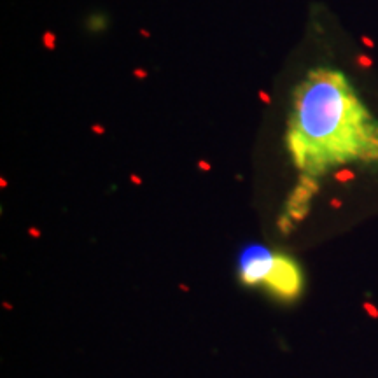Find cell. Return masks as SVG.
Wrapping results in <instances>:
<instances>
[{
	"label": "cell",
	"instance_id": "6da1fadb",
	"mask_svg": "<svg viewBox=\"0 0 378 378\" xmlns=\"http://www.w3.org/2000/svg\"><path fill=\"white\" fill-rule=\"evenodd\" d=\"M287 149L300 172L278 226L291 231L310 212L320 179L338 177L348 165L378 166V117L366 107L341 70L312 69L294 88Z\"/></svg>",
	"mask_w": 378,
	"mask_h": 378
},
{
	"label": "cell",
	"instance_id": "7a4b0ae2",
	"mask_svg": "<svg viewBox=\"0 0 378 378\" xmlns=\"http://www.w3.org/2000/svg\"><path fill=\"white\" fill-rule=\"evenodd\" d=\"M238 278L249 287H261L282 301H293L303 291V273L293 258L266 247H249L240 256Z\"/></svg>",
	"mask_w": 378,
	"mask_h": 378
},
{
	"label": "cell",
	"instance_id": "3957f363",
	"mask_svg": "<svg viewBox=\"0 0 378 378\" xmlns=\"http://www.w3.org/2000/svg\"><path fill=\"white\" fill-rule=\"evenodd\" d=\"M42 44L47 51H54L56 49V34L51 30H46L42 35Z\"/></svg>",
	"mask_w": 378,
	"mask_h": 378
},
{
	"label": "cell",
	"instance_id": "277c9868",
	"mask_svg": "<svg viewBox=\"0 0 378 378\" xmlns=\"http://www.w3.org/2000/svg\"><path fill=\"white\" fill-rule=\"evenodd\" d=\"M258 97H259V100H261L263 104H266V105H270L271 102H273V98L270 97V93H266L265 89H259V91H258Z\"/></svg>",
	"mask_w": 378,
	"mask_h": 378
},
{
	"label": "cell",
	"instance_id": "5b68a950",
	"mask_svg": "<svg viewBox=\"0 0 378 378\" xmlns=\"http://www.w3.org/2000/svg\"><path fill=\"white\" fill-rule=\"evenodd\" d=\"M147 76H149V72H147L146 69H142V67H139V69H133V77L135 79H147Z\"/></svg>",
	"mask_w": 378,
	"mask_h": 378
},
{
	"label": "cell",
	"instance_id": "8992f818",
	"mask_svg": "<svg viewBox=\"0 0 378 378\" xmlns=\"http://www.w3.org/2000/svg\"><path fill=\"white\" fill-rule=\"evenodd\" d=\"M91 131H95V133H98V135H104L105 126H102V124H91Z\"/></svg>",
	"mask_w": 378,
	"mask_h": 378
},
{
	"label": "cell",
	"instance_id": "52a82bcc",
	"mask_svg": "<svg viewBox=\"0 0 378 378\" xmlns=\"http://www.w3.org/2000/svg\"><path fill=\"white\" fill-rule=\"evenodd\" d=\"M363 44L368 47H373V40H371L370 37H363Z\"/></svg>",
	"mask_w": 378,
	"mask_h": 378
},
{
	"label": "cell",
	"instance_id": "ba28073f",
	"mask_svg": "<svg viewBox=\"0 0 378 378\" xmlns=\"http://www.w3.org/2000/svg\"><path fill=\"white\" fill-rule=\"evenodd\" d=\"M140 35H142V37H146V39H149V37H151V32L147 30V28H140Z\"/></svg>",
	"mask_w": 378,
	"mask_h": 378
},
{
	"label": "cell",
	"instance_id": "9c48e42d",
	"mask_svg": "<svg viewBox=\"0 0 378 378\" xmlns=\"http://www.w3.org/2000/svg\"><path fill=\"white\" fill-rule=\"evenodd\" d=\"M200 168H201V170H209L210 166L207 165V163H203V161H201V163H200Z\"/></svg>",
	"mask_w": 378,
	"mask_h": 378
}]
</instances>
